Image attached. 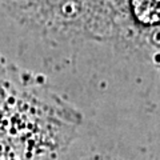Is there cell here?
Listing matches in <instances>:
<instances>
[{
    "instance_id": "cell-1",
    "label": "cell",
    "mask_w": 160,
    "mask_h": 160,
    "mask_svg": "<svg viewBox=\"0 0 160 160\" xmlns=\"http://www.w3.org/2000/svg\"><path fill=\"white\" fill-rule=\"evenodd\" d=\"M136 19L144 24L160 23V0H132Z\"/></svg>"
}]
</instances>
